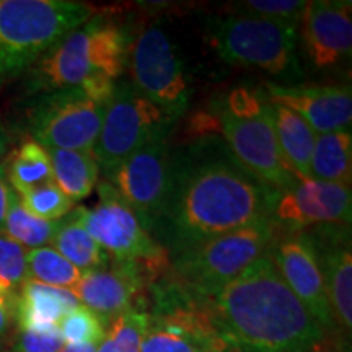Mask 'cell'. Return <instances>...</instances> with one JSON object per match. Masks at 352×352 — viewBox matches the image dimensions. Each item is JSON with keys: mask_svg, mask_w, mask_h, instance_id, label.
Masks as SVG:
<instances>
[{"mask_svg": "<svg viewBox=\"0 0 352 352\" xmlns=\"http://www.w3.org/2000/svg\"><path fill=\"white\" fill-rule=\"evenodd\" d=\"M279 192L236 164L222 140L209 138L173 151V175L152 239L173 254L272 217Z\"/></svg>", "mask_w": 352, "mask_h": 352, "instance_id": "1", "label": "cell"}, {"mask_svg": "<svg viewBox=\"0 0 352 352\" xmlns=\"http://www.w3.org/2000/svg\"><path fill=\"white\" fill-rule=\"evenodd\" d=\"M204 298L228 352H320L324 342L267 254Z\"/></svg>", "mask_w": 352, "mask_h": 352, "instance_id": "2", "label": "cell"}, {"mask_svg": "<svg viewBox=\"0 0 352 352\" xmlns=\"http://www.w3.org/2000/svg\"><path fill=\"white\" fill-rule=\"evenodd\" d=\"M131 36L109 15H94L50 47L23 76L26 98L80 87L87 78L121 77L131 52Z\"/></svg>", "mask_w": 352, "mask_h": 352, "instance_id": "3", "label": "cell"}, {"mask_svg": "<svg viewBox=\"0 0 352 352\" xmlns=\"http://www.w3.org/2000/svg\"><path fill=\"white\" fill-rule=\"evenodd\" d=\"M264 88H233L214 109L217 135L241 168L259 182L283 192L300 176L285 160L270 111Z\"/></svg>", "mask_w": 352, "mask_h": 352, "instance_id": "4", "label": "cell"}, {"mask_svg": "<svg viewBox=\"0 0 352 352\" xmlns=\"http://www.w3.org/2000/svg\"><path fill=\"white\" fill-rule=\"evenodd\" d=\"M95 15L72 0H0V87L21 78L50 47Z\"/></svg>", "mask_w": 352, "mask_h": 352, "instance_id": "5", "label": "cell"}, {"mask_svg": "<svg viewBox=\"0 0 352 352\" xmlns=\"http://www.w3.org/2000/svg\"><path fill=\"white\" fill-rule=\"evenodd\" d=\"M297 26L227 13L208 20V38L223 63L259 70L277 85H294L303 78Z\"/></svg>", "mask_w": 352, "mask_h": 352, "instance_id": "6", "label": "cell"}, {"mask_svg": "<svg viewBox=\"0 0 352 352\" xmlns=\"http://www.w3.org/2000/svg\"><path fill=\"white\" fill-rule=\"evenodd\" d=\"M152 310L140 352H228L206 298L170 276L148 287Z\"/></svg>", "mask_w": 352, "mask_h": 352, "instance_id": "7", "label": "cell"}, {"mask_svg": "<svg viewBox=\"0 0 352 352\" xmlns=\"http://www.w3.org/2000/svg\"><path fill=\"white\" fill-rule=\"evenodd\" d=\"M274 230V217H267L223 233L170 256V270L176 279L206 297L266 256Z\"/></svg>", "mask_w": 352, "mask_h": 352, "instance_id": "8", "label": "cell"}, {"mask_svg": "<svg viewBox=\"0 0 352 352\" xmlns=\"http://www.w3.org/2000/svg\"><path fill=\"white\" fill-rule=\"evenodd\" d=\"M131 83L176 122L188 111L191 83L178 43L162 25H148L131 44Z\"/></svg>", "mask_w": 352, "mask_h": 352, "instance_id": "9", "label": "cell"}, {"mask_svg": "<svg viewBox=\"0 0 352 352\" xmlns=\"http://www.w3.org/2000/svg\"><path fill=\"white\" fill-rule=\"evenodd\" d=\"M175 124L131 82L116 83L111 100L104 107L98 139L91 151L96 165L107 176L147 144L168 138Z\"/></svg>", "mask_w": 352, "mask_h": 352, "instance_id": "10", "label": "cell"}, {"mask_svg": "<svg viewBox=\"0 0 352 352\" xmlns=\"http://www.w3.org/2000/svg\"><path fill=\"white\" fill-rule=\"evenodd\" d=\"M104 104L96 103L80 87L30 98L26 129L44 148L94 151L103 122Z\"/></svg>", "mask_w": 352, "mask_h": 352, "instance_id": "11", "label": "cell"}, {"mask_svg": "<svg viewBox=\"0 0 352 352\" xmlns=\"http://www.w3.org/2000/svg\"><path fill=\"white\" fill-rule=\"evenodd\" d=\"M173 175V151L168 138L153 140L131 157H127L107 179L124 204L134 212L152 236L158 220L164 214Z\"/></svg>", "mask_w": 352, "mask_h": 352, "instance_id": "12", "label": "cell"}, {"mask_svg": "<svg viewBox=\"0 0 352 352\" xmlns=\"http://www.w3.org/2000/svg\"><path fill=\"white\" fill-rule=\"evenodd\" d=\"M168 261H118L85 271L72 292L80 302L98 316L103 327L129 310H144L145 290L165 274Z\"/></svg>", "mask_w": 352, "mask_h": 352, "instance_id": "13", "label": "cell"}, {"mask_svg": "<svg viewBox=\"0 0 352 352\" xmlns=\"http://www.w3.org/2000/svg\"><path fill=\"white\" fill-rule=\"evenodd\" d=\"M95 208L72 209V215L108 256L118 261H155L168 253L144 230L134 212L108 182L98 184Z\"/></svg>", "mask_w": 352, "mask_h": 352, "instance_id": "14", "label": "cell"}, {"mask_svg": "<svg viewBox=\"0 0 352 352\" xmlns=\"http://www.w3.org/2000/svg\"><path fill=\"white\" fill-rule=\"evenodd\" d=\"M267 256L276 266L277 272L296 294L314 318L324 331L336 329L329 307L323 276L316 261L314 246L302 228L280 226L276 222V230Z\"/></svg>", "mask_w": 352, "mask_h": 352, "instance_id": "15", "label": "cell"}, {"mask_svg": "<svg viewBox=\"0 0 352 352\" xmlns=\"http://www.w3.org/2000/svg\"><path fill=\"white\" fill-rule=\"evenodd\" d=\"M300 59L316 72H331L351 60L352 2L316 0L308 2L297 26Z\"/></svg>", "mask_w": 352, "mask_h": 352, "instance_id": "16", "label": "cell"}, {"mask_svg": "<svg viewBox=\"0 0 352 352\" xmlns=\"http://www.w3.org/2000/svg\"><path fill=\"white\" fill-rule=\"evenodd\" d=\"M351 186L302 176L279 192L272 212L277 223L292 228L351 226Z\"/></svg>", "mask_w": 352, "mask_h": 352, "instance_id": "17", "label": "cell"}, {"mask_svg": "<svg viewBox=\"0 0 352 352\" xmlns=\"http://www.w3.org/2000/svg\"><path fill=\"white\" fill-rule=\"evenodd\" d=\"M302 230L314 246L334 327L349 338L352 329L351 226H316Z\"/></svg>", "mask_w": 352, "mask_h": 352, "instance_id": "18", "label": "cell"}, {"mask_svg": "<svg viewBox=\"0 0 352 352\" xmlns=\"http://www.w3.org/2000/svg\"><path fill=\"white\" fill-rule=\"evenodd\" d=\"M264 91L272 103L297 113L316 135L336 131H351L352 94L349 85L264 83Z\"/></svg>", "mask_w": 352, "mask_h": 352, "instance_id": "19", "label": "cell"}, {"mask_svg": "<svg viewBox=\"0 0 352 352\" xmlns=\"http://www.w3.org/2000/svg\"><path fill=\"white\" fill-rule=\"evenodd\" d=\"M13 305L20 331L50 333L57 329L60 320L80 305V302L70 289L26 280Z\"/></svg>", "mask_w": 352, "mask_h": 352, "instance_id": "20", "label": "cell"}, {"mask_svg": "<svg viewBox=\"0 0 352 352\" xmlns=\"http://www.w3.org/2000/svg\"><path fill=\"white\" fill-rule=\"evenodd\" d=\"M267 111L285 160L298 176L310 178V160L316 139L314 129L297 113L271 100L267 101Z\"/></svg>", "mask_w": 352, "mask_h": 352, "instance_id": "21", "label": "cell"}, {"mask_svg": "<svg viewBox=\"0 0 352 352\" xmlns=\"http://www.w3.org/2000/svg\"><path fill=\"white\" fill-rule=\"evenodd\" d=\"M46 151L51 160L52 182L74 204L85 199L94 191L98 179V165L94 153L85 151H59V148H46Z\"/></svg>", "mask_w": 352, "mask_h": 352, "instance_id": "22", "label": "cell"}, {"mask_svg": "<svg viewBox=\"0 0 352 352\" xmlns=\"http://www.w3.org/2000/svg\"><path fill=\"white\" fill-rule=\"evenodd\" d=\"M310 178L351 186L352 179V134L336 131L320 134L315 139L310 160Z\"/></svg>", "mask_w": 352, "mask_h": 352, "instance_id": "23", "label": "cell"}, {"mask_svg": "<svg viewBox=\"0 0 352 352\" xmlns=\"http://www.w3.org/2000/svg\"><path fill=\"white\" fill-rule=\"evenodd\" d=\"M52 248L60 253L82 272L96 270L109 263L108 253L104 252L90 233L77 222L72 210L57 222V230L52 239Z\"/></svg>", "mask_w": 352, "mask_h": 352, "instance_id": "24", "label": "cell"}, {"mask_svg": "<svg viewBox=\"0 0 352 352\" xmlns=\"http://www.w3.org/2000/svg\"><path fill=\"white\" fill-rule=\"evenodd\" d=\"M7 179L16 195H23L39 184L52 182V168L47 151L34 140H25L6 162Z\"/></svg>", "mask_w": 352, "mask_h": 352, "instance_id": "25", "label": "cell"}, {"mask_svg": "<svg viewBox=\"0 0 352 352\" xmlns=\"http://www.w3.org/2000/svg\"><path fill=\"white\" fill-rule=\"evenodd\" d=\"M56 230L57 222H47V220L34 217L21 204L20 196L15 191H12L10 206H8L2 233H6L16 243L25 246L26 250H34L50 245L54 239Z\"/></svg>", "mask_w": 352, "mask_h": 352, "instance_id": "26", "label": "cell"}, {"mask_svg": "<svg viewBox=\"0 0 352 352\" xmlns=\"http://www.w3.org/2000/svg\"><path fill=\"white\" fill-rule=\"evenodd\" d=\"M26 263H28L30 280L51 287L72 290L83 274L52 246L28 250Z\"/></svg>", "mask_w": 352, "mask_h": 352, "instance_id": "27", "label": "cell"}, {"mask_svg": "<svg viewBox=\"0 0 352 352\" xmlns=\"http://www.w3.org/2000/svg\"><path fill=\"white\" fill-rule=\"evenodd\" d=\"M147 324L148 311H126L109 323L96 352H140Z\"/></svg>", "mask_w": 352, "mask_h": 352, "instance_id": "28", "label": "cell"}, {"mask_svg": "<svg viewBox=\"0 0 352 352\" xmlns=\"http://www.w3.org/2000/svg\"><path fill=\"white\" fill-rule=\"evenodd\" d=\"M19 196L21 204L30 214H33L38 219L47 220V222H59L76 206L60 191L54 182L39 184V186Z\"/></svg>", "mask_w": 352, "mask_h": 352, "instance_id": "29", "label": "cell"}, {"mask_svg": "<svg viewBox=\"0 0 352 352\" xmlns=\"http://www.w3.org/2000/svg\"><path fill=\"white\" fill-rule=\"evenodd\" d=\"M28 250L6 233H0V294L3 297H13L16 289H21L28 276V263H26Z\"/></svg>", "mask_w": 352, "mask_h": 352, "instance_id": "30", "label": "cell"}, {"mask_svg": "<svg viewBox=\"0 0 352 352\" xmlns=\"http://www.w3.org/2000/svg\"><path fill=\"white\" fill-rule=\"evenodd\" d=\"M305 0H250V2H235L227 7L232 15L256 16L285 23L298 25L307 8Z\"/></svg>", "mask_w": 352, "mask_h": 352, "instance_id": "31", "label": "cell"}, {"mask_svg": "<svg viewBox=\"0 0 352 352\" xmlns=\"http://www.w3.org/2000/svg\"><path fill=\"white\" fill-rule=\"evenodd\" d=\"M60 336L65 344H100L103 341L107 328L94 311L83 305H78L60 320Z\"/></svg>", "mask_w": 352, "mask_h": 352, "instance_id": "32", "label": "cell"}, {"mask_svg": "<svg viewBox=\"0 0 352 352\" xmlns=\"http://www.w3.org/2000/svg\"><path fill=\"white\" fill-rule=\"evenodd\" d=\"M64 346L59 329L50 333L20 331L15 341L16 352H60Z\"/></svg>", "mask_w": 352, "mask_h": 352, "instance_id": "33", "label": "cell"}, {"mask_svg": "<svg viewBox=\"0 0 352 352\" xmlns=\"http://www.w3.org/2000/svg\"><path fill=\"white\" fill-rule=\"evenodd\" d=\"M13 189L10 188V183L7 179L6 171V162L0 165V233L3 232V226H6V217L8 212V206H10V196Z\"/></svg>", "mask_w": 352, "mask_h": 352, "instance_id": "34", "label": "cell"}, {"mask_svg": "<svg viewBox=\"0 0 352 352\" xmlns=\"http://www.w3.org/2000/svg\"><path fill=\"white\" fill-rule=\"evenodd\" d=\"M12 323V315H10V305L8 300L0 294V338L6 336L8 328Z\"/></svg>", "mask_w": 352, "mask_h": 352, "instance_id": "35", "label": "cell"}, {"mask_svg": "<svg viewBox=\"0 0 352 352\" xmlns=\"http://www.w3.org/2000/svg\"><path fill=\"white\" fill-rule=\"evenodd\" d=\"M7 148H8V135L6 127H3L2 121H0V165L3 164V158L7 155Z\"/></svg>", "mask_w": 352, "mask_h": 352, "instance_id": "36", "label": "cell"}, {"mask_svg": "<svg viewBox=\"0 0 352 352\" xmlns=\"http://www.w3.org/2000/svg\"><path fill=\"white\" fill-rule=\"evenodd\" d=\"M98 344H65L60 352H96Z\"/></svg>", "mask_w": 352, "mask_h": 352, "instance_id": "37", "label": "cell"}]
</instances>
